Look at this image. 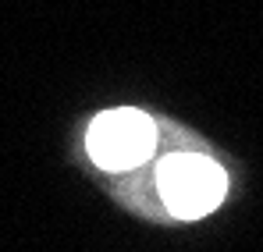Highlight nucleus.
<instances>
[{"instance_id":"f257e3e1","label":"nucleus","mask_w":263,"mask_h":252,"mask_svg":"<svg viewBox=\"0 0 263 252\" xmlns=\"http://www.w3.org/2000/svg\"><path fill=\"white\" fill-rule=\"evenodd\" d=\"M157 185L175 217H203L224 196V170L199 153H171L157 167Z\"/></svg>"},{"instance_id":"f03ea898","label":"nucleus","mask_w":263,"mask_h":252,"mask_svg":"<svg viewBox=\"0 0 263 252\" xmlns=\"http://www.w3.org/2000/svg\"><path fill=\"white\" fill-rule=\"evenodd\" d=\"M157 128L142 110H107L89 128V157L107 170H128L153 157Z\"/></svg>"}]
</instances>
